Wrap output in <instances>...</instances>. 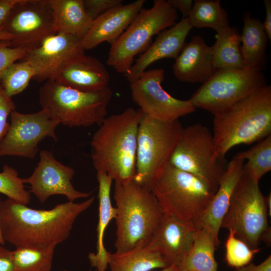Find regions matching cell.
<instances>
[{"label": "cell", "mask_w": 271, "mask_h": 271, "mask_svg": "<svg viewBox=\"0 0 271 271\" xmlns=\"http://www.w3.org/2000/svg\"><path fill=\"white\" fill-rule=\"evenodd\" d=\"M98 182L99 209L98 222L96 228V252L88 255L91 266L97 271H105L108 265L110 252H108L104 245V235L109 222L115 218L117 209L111 202L110 191L113 180L106 173L98 172L96 174Z\"/></svg>", "instance_id": "cell-23"}, {"label": "cell", "mask_w": 271, "mask_h": 271, "mask_svg": "<svg viewBox=\"0 0 271 271\" xmlns=\"http://www.w3.org/2000/svg\"><path fill=\"white\" fill-rule=\"evenodd\" d=\"M0 193L26 205L31 199L30 192L25 190L22 178L19 177L18 172L6 164L0 172Z\"/></svg>", "instance_id": "cell-34"}, {"label": "cell", "mask_w": 271, "mask_h": 271, "mask_svg": "<svg viewBox=\"0 0 271 271\" xmlns=\"http://www.w3.org/2000/svg\"><path fill=\"white\" fill-rule=\"evenodd\" d=\"M159 271H178V267L174 265H171L166 268H163Z\"/></svg>", "instance_id": "cell-45"}, {"label": "cell", "mask_w": 271, "mask_h": 271, "mask_svg": "<svg viewBox=\"0 0 271 271\" xmlns=\"http://www.w3.org/2000/svg\"><path fill=\"white\" fill-rule=\"evenodd\" d=\"M16 105L0 84V141L8 130L10 124L7 119L11 112L15 110Z\"/></svg>", "instance_id": "cell-37"}, {"label": "cell", "mask_w": 271, "mask_h": 271, "mask_svg": "<svg viewBox=\"0 0 271 271\" xmlns=\"http://www.w3.org/2000/svg\"><path fill=\"white\" fill-rule=\"evenodd\" d=\"M55 33L74 36L82 40L93 20L86 13L83 0H49Z\"/></svg>", "instance_id": "cell-24"}, {"label": "cell", "mask_w": 271, "mask_h": 271, "mask_svg": "<svg viewBox=\"0 0 271 271\" xmlns=\"http://www.w3.org/2000/svg\"><path fill=\"white\" fill-rule=\"evenodd\" d=\"M113 198L117 209L115 252L147 246L164 214L154 194L132 180L114 182Z\"/></svg>", "instance_id": "cell-3"}, {"label": "cell", "mask_w": 271, "mask_h": 271, "mask_svg": "<svg viewBox=\"0 0 271 271\" xmlns=\"http://www.w3.org/2000/svg\"><path fill=\"white\" fill-rule=\"evenodd\" d=\"M225 242V260L227 264L232 267L239 268L250 262L255 254L260 251L259 248L253 249L245 242L236 237L232 230Z\"/></svg>", "instance_id": "cell-33"}, {"label": "cell", "mask_w": 271, "mask_h": 271, "mask_svg": "<svg viewBox=\"0 0 271 271\" xmlns=\"http://www.w3.org/2000/svg\"><path fill=\"white\" fill-rule=\"evenodd\" d=\"M27 51L25 49L11 47L9 41L0 42V81L8 67L21 60Z\"/></svg>", "instance_id": "cell-35"}, {"label": "cell", "mask_w": 271, "mask_h": 271, "mask_svg": "<svg viewBox=\"0 0 271 271\" xmlns=\"http://www.w3.org/2000/svg\"><path fill=\"white\" fill-rule=\"evenodd\" d=\"M94 198L79 203L68 201L49 210H37L8 198L1 201L0 226L5 242L20 247L55 244L69 236L77 218Z\"/></svg>", "instance_id": "cell-1"}, {"label": "cell", "mask_w": 271, "mask_h": 271, "mask_svg": "<svg viewBox=\"0 0 271 271\" xmlns=\"http://www.w3.org/2000/svg\"><path fill=\"white\" fill-rule=\"evenodd\" d=\"M266 205L267 209L268 216H271V194L270 193L265 197Z\"/></svg>", "instance_id": "cell-44"}, {"label": "cell", "mask_w": 271, "mask_h": 271, "mask_svg": "<svg viewBox=\"0 0 271 271\" xmlns=\"http://www.w3.org/2000/svg\"><path fill=\"white\" fill-rule=\"evenodd\" d=\"M234 271H271V256H268L258 264L250 262L244 266L235 268Z\"/></svg>", "instance_id": "cell-41"}, {"label": "cell", "mask_w": 271, "mask_h": 271, "mask_svg": "<svg viewBox=\"0 0 271 271\" xmlns=\"http://www.w3.org/2000/svg\"><path fill=\"white\" fill-rule=\"evenodd\" d=\"M215 43L210 46L212 62L216 71L244 68L241 51V34L229 27L216 33Z\"/></svg>", "instance_id": "cell-27"}, {"label": "cell", "mask_w": 271, "mask_h": 271, "mask_svg": "<svg viewBox=\"0 0 271 271\" xmlns=\"http://www.w3.org/2000/svg\"><path fill=\"white\" fill-rule=\"evenodd\" d=\"M197 227L164 214L147 246L160 252L170 265L178 267L191 249Z\"/></svg>", "instance_id": "cell-17"}, {"label": "cell", "mask_w": 271, "mask_h": 271, "mask_svg": "<svg viewBox=\"0 0 271 271\" xmlns=\"http://www.w3.org/2000/svg\"><path fill=\"white\" fill-rule=\"evenodd\" d=\"M39 103L61 124L70 127L100 125L105 118L112 91L106 87L94 92H83L53 79L39 89Z\"/></svg>", "instance_id": "cell-6"}, {"label": "cell", "mask_w": 271, "mask_h": 271, "mask_svg": "<svg viewBox=\"0 0 271 271\" xmlns=\"http://www.w3.org/2000/svg\"><path fill=\"white\" fill-rule=\"evenodd\" d=\"M218 241L203 227H197L191 249L181 264L178 271H218L215 251Z\"/></svg>", "instance_id": "cell-26"}, {"label": "cell", "mask_w": 271, "mask_h": 271, "mask_svg": "<svg viewBox=\"0 0 271 271\" xmlns=\"http://www.w3.org/2000/svg\"><path fill=\"white\" fill-rule=\"evenodd\" d=\"M183 127L179 120L164 122L143 113L137 136L133 180L152 191L154 184L169 160Z\"/></svg>", "instance_id": "cell-8"}, {"label": "cell", "mask_w": 271, "mask_h": 271, "mask_svg": "<svg viewBox=\"0 0 271 271\" xmlns=\"http://www.w3.org/2000/svg\"><path fill=\"white\" fill-rule=\"evenodd\" d=\"M193 28L188 19L182 18L169 29L158 34L155 41L136 60L124 74L129 83L137 80L154 62L165 58L176 59L181 52L186 38Z\"/></svg>", "instance_id": "cell-18"}, {"label": "cell", "mask_w": 271, "mask_h": 271, "mask_svg": "<svg viewBox=\"0 0 271 271\" xmlns=\"http://www.w3.org/2000/svg\"><path fill=\"white\" fill-rule=\"evenodd\" d=\"M35 75L34 70L28 63L20 60L12 64L6 70L0 84L8 95L12 97L23 92Z\"/></svg>", "instance_id": "cell-32"}, {"label": "cell", "mask_w": 271, "mask_h": 271, "mask_svg": "<svg viewBox=\"0 0 271 271\" xmlns=\"http://www.w3.org/2000/svg\"><path fill=\"white\" fill-rule=\"evenodd\" d=\"M264 6L265 11V16L264 22L262 23L263 28L268 40L271 41V1L264 0Z\"/></svg>", "instance_id": "cell-42"}, {"label": "cell", "mask_w": 271, "mask_h": 271, "mask_svg": "<svg viewBox=\"0 0 271 271\" xmlns=\"http://www.w3.org/2000/svg\"><path fill=\"white\" fill-rule=\"evenodd\" d=\"M265 85L261 70L221 69L203 83L189 100L195 109L201 108L215 115Z\"/></svg>", "instance_id": "cell-11"}, {"label": "cell", "mask_w": 271, "mask_h": 271, "mask_svg": "<svg viewBox=\"0 0 271 271\" xmlns=\"http://www.w3.org/2000/svg\"><path fill=\"white\" fill-rule=\"evenodd\" d=\"M0 271H16L13 251L0 246Z\"/></svg>", "instance_id": "cell-38"}, {"label": "cell", "mask_w": 271, "mask_h": 271, "mask_svg": "<svg viewBox=\"0 0 271 271\" xmlns=\"http://www.w3.org/2000/svg\"><path fill=\"white\" fill-rule=\"evenodd\" d=\"M145 0H138L110 9L95 19L82 39L83 49H93L104 42L111 45L143 9Z\"/></svg>", "instance_id": "cell-19"}, {"label": "cell", "mask_w": 271, "mask_h": 271, "mask_svg": "<svg viewBox=\"0 0 271 271\" xmlns=\"http://www.w3.org/2000/svg\"><path fill=\"white\" fill-rule=\"evenodd\" d=\"M13 39V36L4 30L3 28H0V42L9 41Z\"/></svg>", "instance_id": "cell-43"}, {"label": "cell", "mask_w": 271, "mask_h": 271, "mask_svg": "<svg viewBox=\"0 0 271 271\" xmlns=\"http://www.w3.org/2000/svg\"><path fill=\"white\" fill-rule=\"evenodd\" d=\"M6 134L0 141V157L17 156L32 159L38 151L39 144L49 137L57 141L56 129L60 124L47 110L33 113L13 110Z\"/></svg>", "instance_id": "cell-12"}, {"label": "cell", "mask_w": 271, "mask_h": 271, "mask_svg": "<svg viewBox=\"0 0 271 271\" xmlns=\"http://www.w3.org/2000/svg\"><path fill=\"white\" fill-rule=\"evenodd\" d=\"M165 70H146L129 83L132 100L144 114L157 120L173 122L192 113L195 108L190 100L175 98L162 87Z\"/></svg>", "instance_id": "cell-13"}, {"label": "cell", "mask_w": 271, "mask_h": 271, "mask_svg": "<svg viewBox=\"0 0 271 271\" xmlns=\"http://www.w3.org/2000/svg\"><path fill=\"white\" fill-rule=\"evenodd\" d=\"M169 163L199 178L216 191L227 165L217 153L210 130L200 123L183 127Z\"/></svg>", "instance_id": "cell-10"}, {"label": "cell", "mask_w": 271, "mask_h": 271, "mask_svg": "<svg viewBox=\"0 0 271 271\" xmlns=\"http://www.w3.org/2000/svg\"><path fill=\"white\" fill-rule=\"evenodd\" d=\"M193 27L210 28L218 33L230 27L226 11L218 0H195L187 18Z\"/></svg>", "instance_id": "cell-29"}, {"label": "cell", "mask_w": 271, "mask_h": 271, "mask_svg": "<svg viewBox=\"0 0 271 271\" xmlns=\"http://www.w3.org/2000/svg\"><path fill=\"white\" fill-rule=\"evenodd\" d=\"M177 11L165 0L154 1L152 8L142 9L120 36L111 45L106 64L125 74L134 57L152 44L153 36L176 24Z\"/></svg>", "instance_id": "cell-9"}, {"label": "cell", "mask_w": 271, "mask_h": 271, "mask_svg": "<svg viewBox=\"0 0 271 271\" xmlns=\"http://www.w3.org/2000/svg\"><path fill=\"white\" fill-rule=\"evenodd\" d=\"M83 92H94L108 87V71L98 59L80 54L70 60L52 79Z\"/></svg>", "instance_id": "cell-20"}, {"label": "cell", "mask_w": 271, "mask_h": 271, "mask_svg": "<svg viewBox=\"0 0 271 271\" xmlns=\"http://www.w3.org/2000/svg\"><path fill=\"white\" fill-rule=\"evenodd\" d=\"M13 36L12 47L27 51L55 33L49 0H20L12 10L3 27Z\"/></svg>", "instance_id": "cell-14"}, {"label": "cell", "mask_w": 271, "mask_h": 271, "mask_svg": "<svg viewBox=\"0 0 271 271\" xmlns=\"http://www.w3.org/2000/svg\"><path fill=\"white\" fill-rule=\"evenodd\" d=\"M75 171L58 161L52 153L46 150L40 152V161L33 174L22 178L23 183L31 185L30 193L43 203L51 196L62 195L69 201L74 202L78 198L88 197L90 193L79 191L75 189L71 181Z\"/></svg>", "instance_id": "cell-16"}, {"label": "cell", "mask_w": 271, "mask_h": 271, "mask_svg": "<svg viewBox=\"0 0 271 271\" xmlns=\"http://www.w3.org/2000/svg\"><path fill=\"white\" fill-rule=\"evenodd\" d=\"M265 197L257 182L244 172L232 195L221 228L232 230L251 248L261 241L270 244L271 231L267 219Z\"/></svg>", "instance_id": "cell-7"}, {"label": "cell", "mask_w": 271, "mask_h": 271, "mask_svg": "<svg viewBox=\"0 0 271 271\" xmlns=\"http://www.w3.org/2000/svg\"><path fill=\"white\" fill-rule=\"evenodd\" d=\"M20 0H0V28L6 24L10 14Z\"/></svg>", "instance_id": "cell-39"}, {"label": "cell", "mask_w": 271, "mask_h": 271, "mask_svg": "<svg viewBox=\"0 0 271 271\" xmlns=\"http://www.w3.org/2000/svg\"><path fill=\"white\" fill-rule=\"evenodd\" d=\"M61 271H67V270L65 269V270H61Z\"/></svg>", "instance_id": "cell-47"}, {"label": "cell", "mask_w": 271, "mask_h": 271, "mask_svg": "<svg viewBox=\"0 0 271 271\" xmlns=\"http://www.w3.org/2000/svg\"><path fill=\"white\" fill-rule=\"evenodd\" d=\"M215 71L210 46L199 35L193 36L189 42L184 44L173 65L175 77L187 83L203 84Z\"/></svg>", "instance_id": "cell-21"}, {"label": "cell", "mask_w": 271, "mask_h": 271, "mask_svg": "<svg viewBox=\"0 0 271 271\" xmlns=\"http://www.w3.org/2000/svg\"><path fill=\"white\" fill-rule=\"evenodd\" d=\"M152 192L164 214L197 227L216 191L169 163L155 181Z\"/></svg>", "instance_id": "cell-5"}, {"label": "cell", "mask_w": 271, "mask_h": 271, "mask_svg": "<svg viewBox=\"0 0 271 271\" xmlns=\"http://www.w3.org/2000/svg\"><path fill=\"white\" fill-rule=\"evenodd\" d=\"M85 10L94 21L111 9L122 5V0H83Z\"/></svg>", "instance_id": "cell-36"}, {"label": "cell", "mask_w": 271, "mask_h": 271, "mask_svg": "<svg viewBox=\"0 0 271 271\" xmlns=\"http://www.w3.org/2000/svg\"><path fill=\"white\" fill-rule=\"evenodd\" d=\"M108 265L110 271H150L171 265L160 252L146 246L123 253H110Z\"/></svg>", "instance_id": "cell-28"}, {"label": "cell", "mask_w": 271, "mask_h": 271, "mask_svg": "<svg viewBox=\"0 0 271 271\" xmlns=\"http://www.w3.org/2000/svg\"><path fill=\"white\" fill-rule=\"evenodd\" d=\"M143 115L132 107L103 120L91 142V157L97 173L103 172L114 182L133 180L137 136Z\"/></svg>", "instance_id": "cell-2"}, {"label": "cell", "mask_w": 271, "mask_h": 271, "mask_svg": "<svg viewBox=\"0 0 271 271\" xmlns=\"http://www.w3.org/2000/svg\"><path fill=\"white\" fill-rule=\"evenodd\" d=\"M1 198H0V208H1ZM5 243V241L3 237L1 229V226H0V244L4 245Z\"/></svg>", "instance_id": "cell-46"}, {"label": "cell", "mask_w": 271, "mask_h": 271, "mask_svg": "<svg viewBox=\"0 0 271 271\" xmlns=\"http://www.w3.org/2000/svg\"><path fill=\"white\" fill-rule=\"evenodd\" d=\"M245 161L235 156L227 164L218 187L197 227H203L218 241L222 219L227 210L235 187L243 172Z\"/></svg>", "instance_id": "cell-22"}, {"label": "cell", "mask_w": 271, "mask_h": 271, "mask_svg": "<svg viewBox=\"0 0 271 271\" xmlns=\"http://www.w3.org/2000/svg\"><path fill=\"white\" fill-rule=\"evenodd\" d=\"M235 157L247 160L243 172L259 182L271 170V135L259 141L248 150L237 153Z\"/></svg>", "instance_id": "cell-31"}, {"label": "cell", "mask_w": 271, "mask_h": 271, "mask_svg": "<svg viewBox=\"0 0 271 271\" xmlns=\"http://www.w3.org/2000/svg\"><path fill=\"white\" fill-rule=\"evenodd\" d=\"M271 133V87L265 85L214 115L213 138L225 158L236 146L258 142Z\"/></svg>", "instance_id": "cell-4"}, {"label": "cell", "mask_w": 271, "mask_h": 271, "mask_svg": "<svg viewBox=\"0 0 271 271\" xmlns=\"http://www.w3.org/2000/svg\"><path fill=\"white\" fill-rule=\"evenodd\" d=\"M55 244L17 247L13 251L16 271H50Z\"/></svg>", "instance_id": "cell-30"}, {"label": "cell", "mask_w": 271, "mask_h": 271, "mask_svg": "<svg viewBox=\"0 0 271 271\" xmlns=\"http://www.w3.org/2000/svg\"><path fill=\"white\" fill-rule=\"evenodd\" d=\"M243 20L240 51L244 67L261 70L265 64L268 38L262 23L259 19L252 17L249 12L244 14Z\"/></svg>", "instance_id": "cell-25"}, {"label": "cell", "mask_w": 271, "mask_h": 271, "mask_svg": "<svg viewBox=\"0 0 271 271\" xmlns=\"http://www.w3.org/2000/svg\"><path fill=\"white\" fill-rule=\"evenodd\" d=\"M81 40L71 35L55 33L27 51L20 60L35 71L33 79L41 82L52 79L72 59L84 53Z\"/></svg>", "instance_id": "cell-15"}, {"label": "cell", "mask_w": 271, "mask_h": 271, "mask_svg": "<svg viewBox=\"0 0 271 271\" xmlns=\"http://www.w3.org/2000/svg\"><path fill=\"white\" fill-rule=\"evenodd\" d=\"M170 6L176 11H180L183 18L187 19L190 14L194 2L192 0H168Z\"/></svg>", "instance_id": "cell-40"}]
</instances>
